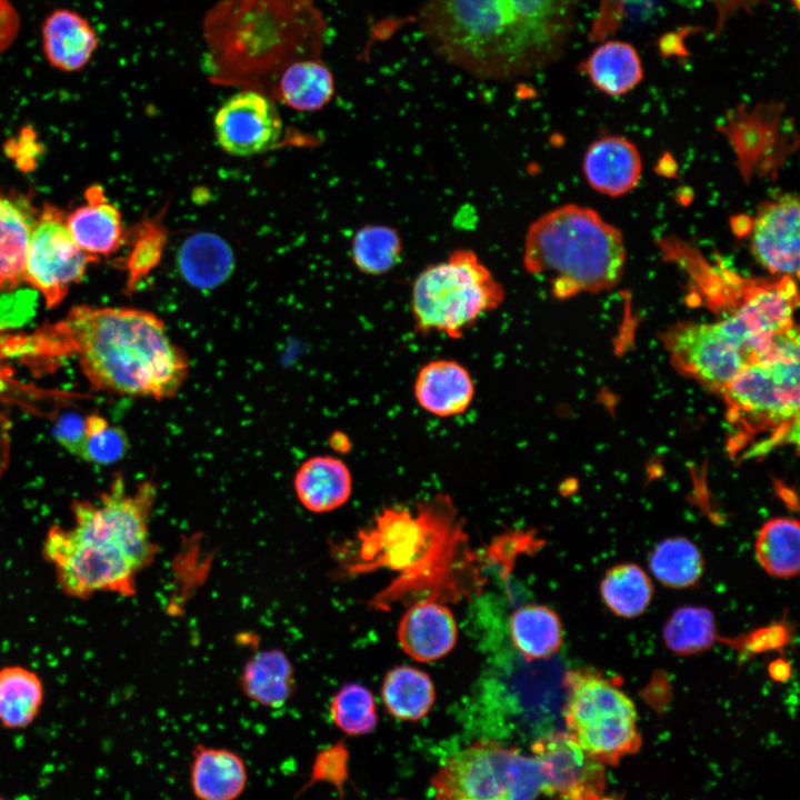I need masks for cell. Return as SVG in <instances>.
<instances>
[{"label":"cell","mask_w":800,"mask_h":800,"mask_svg":"<svg viewBox=\"0 0 800 800\" xmlns=\"http://www.w3.org/2000/svg\"><path fill=\"white\" fill-rule=\"evenodd\" d=\"M0 800H9V799H6V798L0 797ZM14 800H29V798H28V797H23V798H19V799L17 798V799H14Z\"/></svg>","instance_id":"bcb514c9"},{"label":"cell","mask_w":800,"mask_h":800,"mask_svg":"<svg viewBox=\"0 0 800 800\" xmlns=\"http://www.w3.org/2000/svg\"><path fill=\"white\" fill-rule=\"evenodd\" d=\"M44 700L40 676L24 666L0 668V724L10 730L29 727L39 716Z\"/></svg>","instance_id":"83f0119b"},{"label":"cell","mask_w":800,"mask_h":800,"mask_svg":"<svg viewBox=\"0 0 800 800\" xmlns=\"http://www.w3.org/2000/svg\"><path fill=\"white\" fill-rule=\"evenodd\" d=\"M506 290L470 249H456L446 260L422 269L412 282L410 310L414 330L461 338L504 301Z\"/></svg>","instance_id":"ba28073f"},{"label":"cell","mask_w":800,"mask_h":800,"mask_svg":"<svg viewBox=\"0 0 800 800\" xmlns=\"http://www.w3.org/2000/svg\"><path fill=\"white\" fill-rule=\"evenodd\" d=\"M714 639L713 613L703 607L684 606L677 609L663 628V640L668 649L681 656L706 651L711 648Z\"/></svg>","instance_id":"d590c367"},{"label":"cell","mask_w":800,"mask_h":800,"mask_svg":"<svg viewBox=\"0 0 800 800\" xmlns=\"http://www.w3.org/2000/svg\"><path fill=\"white\" fill-rule=\"evenodd\" d=\"M202 36L213 84L269 96L288 64L321 58L327 22L314 0H220L207 11Z\"/></svg>","instance_id":"277c9868"},{"label":"cell","mask_w":800,"mask_h":800,"mask_svg":"<svg viewBox=\"0 0 800 800\" xmlns=\"http://www.w3.org/2000/svg\"><path fill=\"white\" fill-rule=\"evenodd\" d=\"M234 266L232 250L219 236L198 232L179 249L178 268L182 278L198 289H212L223 283Z\"/></svg>","instance_id":"4316f807"},{"label":"cell","mask_w":800,"mask_h":800,"mask_svg":"<svg viewBox=\"0 0 800 800\" xmlns=\"http://www.w3.org/2000/svg\"><path fill=\"white\" fill-rule=\"evenodd\" d=\"M600 593L606 606L617 616L634 618L651 602L653 587L647 573L634 563L610 568L601 583Z\"/></svg>","instance_id":"d6a6232c"},{"label":"cell","mask_w":800,"mask_h":800,"mask_svg":"<svg viewBox=\"0 0 800 800\" xmlns=\"http://www.w3.org/2000/svg\"><path fill=\"white\" fill-rule=\"evenodd\" d=\"M413 396L421 409L439 418L468 410L474 398V382L468 369L452 359H434L417 372Z\"/></svg>","instance_id":"ac0fdd59"},{"label":"cell","mask_w":800,"mask_h":800,"mask_svg":"<svg viewBox=\"0 0 800 800\" xmlns=\"http://www.w3.org/2000/svg\"><path fill=\"white\" fill-rule=\"evenodd\" d=\"M9 358L72 356L92 388L122 396L171 399L189 374V359L153 312L79 304L53 323L12 336Z\"/></svg>","instance_id":"6da1fadb"},{"label":"cell","mask_w":800,"mask_h":800,"mask_svg":"<svg viewBox=\"0 0 800 800\" xmlns=\"http://www.w3.org/2000/svg\"><path fill=\"white\" fill-rule=\"evenodd\" d=\"M629 3H631V0H601L590 38L594 41H601L614 33L626 17Z\"/></svg>","instance_id":"60d3db41"},{"label":"cell","mask_w":800,"mask_h":800,"mask_svg":"<svg viewBox=\"0 0 800 800\" xmlns=\"http://www.w3.org/2000/svg\"><path fill=\"white\" fill-rule=\"evenodd\" d=\"M403 244L398 229L387 224H364L351 241V260L367 276H383L402 258Z\"/></svg>","instance_id":"1f68e13d"},{"label":"cell","mask_w":800,"mask_h":800,"mask_svg":"<svg viewBox=\"0 0 800 800\" xmlns=\"http://www.w3.org/2000/svg\"><path fill=\"white\" fill-rule=\"evenodd\" d=\"M239 684L250 701L264 708L279 709L296 693L294 667L280 649L260 650L244 663Z\"/></svg>","instance_id":"cb8c5ba5"},{"label":"cell","mask_w":800,"mask_h":800,"mask_svg":"<svg viewBox=\"0 0 800 800\" xmlns=\"http://www.w3.org/2000/svg\"><path fill=\"white\" fill-rule=\"evenodd\" d=\"M540 766L542 793L556 800H599L606 786L604 764L588 756L567 731H549L531 744Z\"/></svg>","instance_id":"5bb4252c"},{"label":"cell","mask_w":800,"mask_h":800,"mask_svg":"<svg viewBox=\"0 0 800 800\" xmlns=\"http://www.w3.org/2000/svg\"><path fill=\"white\" fill-rule=\"evenodd\" d=\"M8 422L0 414V476L8 460Z\"/></svg>","instance_id":"ee69618b"},{"label":"cell","mask_w":800,"mask_h":800,"mask_svg":"<svg viewBox=\"0 0 800 800\" xmlns=\"http://www.w3.org/2000/svg\"><path fill=\"white\" fill-rule=\"evenodd\" d=\"M524 270L543 278L553 297L614 287L623 272L626 246L619 229L587 207L567 203L538 217L524 234Z\"/></svg>","instance_id":"5b68a950"},{"label":"cell","mask_w":800,"mask_h":800,"mask_svg":"<svg viewBox=\"0 0 800 800\" xmlns=\"http://www.w3.org/2000/svg\"><path fill=\"white\" fill-rule=\"evenodd\" d=\"M731 427L729 451L753 458L776 446L798 443L799 333L780 334L720 392Z\"/></svg>","instance_id":"8992f818"},{"label":"cell","mask_w":800,"mask_h":800,"mask_svg":"<svg viewBox=\"0 0 800 800\" xmlns=\"http://www.w3.org/2000/svg\"><path fill=\"white\" fill-rule=\"evenodd\" d=\"M4 152L19 170L29 172L36 169L42 153V146L34 130L24 127L17 136L6 142Z\"/></svg>","instance_id":"ab89813d"},{"label":"cell","mask_w":800,"mask_h":800,"mask_svg":"<svg viewBox=\"0 0 800 800\" xmlns=\"http://www.w3.org/2000/svg\"><path fill=\"white\" fill-rule=\"evenodd\" d=\"M37 216L26 196L0 192V291H12L24 282V260Z\"/></svg>","instance_id":"7402d4cb"},{"label":"cell","mask_w":800,"mask_h":800,"mask_svg":"<svg viewBox=\"0 0 800 800\" xmlns=\"http://www.w3.org/2000/svg\"><path fill=\"white\" fill-rule=\"evenodd\" d=\"M19 29V17L9 0H0V52L6 50L16 39Z\"/></svg>","instance_id":"7bdbcfd3"},{"label":"cell","mask_w":800,"mask_h":800,"mask_svg":"<svg viewBox=\"0 0 800 800\" xmlns=\"http://www.w3.org/2000/svg\"><path fill=\"white\" fill-rule=\"evenodd\" d=\"M431 787L433 800H536L543 778L532 754L483 738L448 757Z\"/></svg>","instance_id":"9c48e42d"},{"label":"cell","mask_w":800,"mask_h":800,"mask_svg":"<svg viewBox=\"0 0 800 800\" xmlns=\"http://www.w3.org/2000/svg\"><path fill=\"white\" fill-rule=\"evenodd\" d=\"M582 169L587 182L596 191L619 197L639 182L642 162L638 148L620 136H607L587 149Z\"/></svg>","instance_id":"d6986e66"},{"label":"cell","mask_w":800,"mask_h":800,"mask_svg":"<svg viewBox=\"0 0 800 800\" xmlns=\"http://www.w3.org/2000/svg\"><path fill=\"white\" fill-rule=\"evenodd\" d=\"M754 551L758 562L770 576H797L800 566L799 522L787 517L770 519L758 532Z\"/></svg>","instance_id":"4dcf8cb0"},{"label":"cell","mask_w":800,"mask_h":800,"mask_svg":"<svg viewBox=\"0 0 800 800\" xmlns=\"http://www.w3.org/2000/svg\"><path fill=\"white\" fill-rule=\"evenodd\" d=\"M156 497L152 480L128 491L117 474L96 500L71 502L72 526L52 524L41 548L66 596L88 600L103 592L136 594L139 573L158 553L149 529Z\"/></svg>","instance_id":"3957f363"},{"label":"cell","mask_w":800,"mask_h":800,"mask_svg":"<svg viewBox=\"0 0 800 800\" xmlns=\"http://www.w3.org/2000/svg\"><path fill=\"white\" fill-rule=\"evenodd\" d=\"M794 7L796 10L799 9V0H790Z\"/></svg>","instance_id":"f6af8a7d"},{"label":"cell","mask_w":800,"mask_h":800,"mask_svg":"<svg viewBox=\"0 0 800 800\" xmlns=\"http://www.w3.org/2000/svg\"><path fill=\"white\" fill-rule=\"evenodd\" d=\"M129 449L126 432L98 414L84 418V440L79 457L97 464H111L121 460Z\"/></svg>","instance_id":"74e56055"},{"label":"cell","mask_w":800,"mask_h":800,"mask_svg":"<svg viewBox=\"0 0 800 800\" xmlns=\"http://www.w3.org/2000/svg\"><path fill=\"white\" fill-rule=\"evenodd\" d=\"M94 261L70 236L64 211L44 203L30 237L23 281L42 296L47 308H56Z\"/></svg>","instance_id":"7c38bea8"},{"label":"cell","mask_w":800,"mask_h":800,"mask_svg":"<svg viewBox=\"0 0 800 800\" xmlns=\"http://www.w3.org/2000/svg\"><path fill=\"white\" fill-rule=\"evenodd\" d=\"M294 492L309 511L324 513L343 506L352 491L348 466L332 456H316L301 463L293 479Z\"/></svg>","instance_id":"603a6c76"},{"label":"cell","mask_w":800,"mask_h":800,"mask_svg":"<svg viewBox=\"0 0 800 800\" xmlns=\"http://www.w3.org/2000/svg\"><path fill=\"white\" fill-rule=\"evenodd\" d=\"M162 217L161 213L144 219L129 233L130 250L124 260L127 293L133 292L161 261L167 241Z\"/></svg>","instance_id":"e575fe53"},{"label":"cell","mask_w":800,"mask_h":800,"mask_svg":"<svg viewBox=\"0 0 800 800\" xmlns=\"http://www.w3.org/2000/svg\"><path fill=\"white\" fill-rule=\"evenodd\" d=\"M599 800H613V799H611V798H606V797L603 796V797H601Z\"/></svg>","instance_id":"7dc6e473"},{"label":"cell","mask_w":800,"mask_h":800,"mask_svg":"<svg viewBox=\"0 0 800 800\" xmlns=\"http://www.w3.org/2000/svg\"><path fill=\"white\" fill-rule=\"evenodd\" d=\"M652 574L670 588L694 586L703 573V558L698 547L683 537L661 541L649 556Z\"/></svg>","instance_id":"836d02e7"},{"label":"cell","mask_w":800,"mask_h":800,"mask_svg":"<svg viewBox=\"0 0 800 800\" xmlns=\"http://www.w3.org/2000/svg\"><path fill=\"white\" fill-rule=\"evenodd\" d=\"M213 129L226 153L251 157L277 146L283 122L272 98L254 89H241L217 110Z\"/></svg>","instance_id":"4fadbf2b"},{"label":"cell","mask_w":800,"mask_h":800,"mask_svg":"<svg viewBox=\"0 0 800 800\" xmlns=\"http://www.w3.org/2000/svg\"><path fill=\"white\" fill-rule=\"evenodd\" d=\"M581 70L598 90L612 97L626 94L643 79L637 49L623 40H606L596 47Z\"/></svg>","instance_id":"484cf974"},{"label":"cell","mask_w":800,"mask_h":800,"mask_svg":"<svg viewBox=\"0 0 800 800\" xmlns=\"http://www.w3.org/2000/svg\"><path fill=\"white\" fill-rule=\"evenodd\" d=\"M99 44L91 23L70 9L51 11L41 26V46L51 67L63 72L82 70Z\"/></svg>","instance_id":"ffe728a7"},{"label":"cell","mask_w":800,"mask_h":800,"mask_svg":"<svg viewBox=\"0 0 800 800\" xmlns=\"http://www.w3.org/2000/svg\"><path fill=\"white\" fill-rule=\"evenodd\" d=\"M56 440L79 457L84 440V418L73 411L62 412L53 422Z\"/></svg>","instance_id":"b9f144b4"},{"label":"cell","mask_w":800,"mask_h":800,"mask_svg":"<svg viewBox=\"0 0 800 800\" xmlns=\"http://www.w3.org/2000/svg\"><path fill=\"white\" fill-rule=\"evenodd\" d=\"M457 638L452 612L436 600H419L409 607L398 627L402 650L420 662L444 657L456 646Z\"/></svg>","instance_id":"e0dca14e"},{"label":"cell","mask_w":800,"mask_h":800,"mask_svg":"<svg viewBox=\"0 0 800 800\" xmlns=\"http://www.w3.org/2000/svg\"><path fill=\"white\" fill-rule=\"evenodd\" d=\"M662 341L680 373L719 394L750 362L743 343L721 320L674 323Z\"/></svg>","instance_id":"8fae6325"},{"label":"cell","mask_w":800,"mask_h":800,"mask_svg":"<svg viewBox=\"0 0 800 800\" xmlns=\"http://www.w3.org/2000/svg\"><path fill=\"white\" fill-rule=\"evenodd\" d=\"M564 687L567 732L588 756L613 766L639 750L637 710L623 691L589 670L569 671Z\"/></svg>","instance_id":"30bf717a"},{"label":"cell","mask_w":800,"mask_h":800,"mask_svg":"<svg viewBox=\"0 0 800 800\" xmlns=\"http://www.w3.org/2000/svg\"><path fill=\"white\" fill-rule=\"evenodd\" d=\"M451 499L437 496L417 509H384L376 523L358 534L357 552L342 561L347 571L361 572L388 566L400 572L384 598L393 600L413 591H424L449 562L451 549L462 541V529Z\"/></svg>","instance_id":"52a82bcc"},{"label":"cell","mask_w":800,"mask_h":800,"mask_svg":"<svg viewBox=\"0 0 800 800\" xmlns=\"http://www.w3.org/2000/svg\"><path fill=\"white\" fill-rule=\"evenodd\" d=\"M334 79L321 58H306L288 64L276 78L269 97L297 111H318L334 94Z\"/></svg>","instance_id":"d4e9b609"},{"label":"cell","mask_w":800,"mask_h":800,"mask_svg":"<svg viewBox=\"0 0 800 800\" xmlns=\"http://www.w3.org/2000/svg\"><path fill=\"white\" fill-rule=\"evenodd\" d=\"M509 628L516 648L527 660L549 658L562 643L561 621L546 606L519 607L510 618Z\"/></svg>","instance_id":"f1b7e54d"},{"label":"cell","mask_w":800,"mask_h":800,"mask_svg":"<svg viewBox=\"0 0 800 800\" xmlns=\"http://www.w3.org/2000/svg\"><path fill=\"white\" fill-rule=\"evenodd\" d=\"M799 200L778 196L762 204L751 224L750 250L756 261L777 277L799 274Z\"/></svg>","instance_id":"9a60e30c"},{"label":"cell","mask_w":800,"mask_h":800,"mask_svg":"<svg viewBox=\"0 0 800 800\" xmlns=\"http://www.w3.org/2000/svg\"><path fill=\"white\" fill-rule=\"evenodd\" d=\"M330 719L347 736L356 737L371 732L378 723L374 698L360 683H346L332 697Z\"/></svg>","instance_id":"8d00e7d4"},{"label":"cell","mask_w":800,"mask_h":800,"mask_svg":"<svg viewBox=\"0 0 800 800\" xmlns=\"http://www.w3.org/2000/svg\"><path fill=\"white\" fill-rule=\"evenodd\" d=\"M578 0H420L419 21L434 51L491 80L530 76L558 60Z\"/></svg>","instance_id":"7a4b0ae2"},{"label":"cell","mask_w":800,"mask_h":800,"mask_svg":"<svg viewBox=\"0 0 800 800\" xmlns=\"http://www.w3.org/2000/svg\"><path fill=\"white\" fill-rule=\"evenodd\" d=\"M247 784L248 769L239 753L202 743L193 747L190 786L198 800H237Z\"/></svg>","instance_id":"44dd1931"},{"label":"cell","mask_w":800,"mask_h":800,"mask_svg":"<svg viewBox=\"0 0 800 800\" xmlns=\"http://www.w3.org/2000/svg\"><path fill=\"white\" fill-rule=\"evenodd\" d=\"M346 756V749L341 743L321 749L313 760L309 780L299 792L307 791L317 782H330L339 787L344 773Z\"/></svg>","instance_id":"f35d334b"},{"label":"cell","mask_w":800,"mask_h":800,"mask_svg":"<svg viewBox=\"0 0 800 800\" xmlns=\"http://www.w3.org/2000/svg\"><path fill=\"white\" fill-rule=\"evenodd\" d=\"M84 203L66 214V226L78 247L96 261L120 249L127 239L121 212L101 186L84 192Z\"/></svg>","instance_id":"2e32d148"},{"label":"cell","mask_w":800,"mask_h":800,"mask_svg":"<svg viewBox=\"0 0 800 800\" xmlns=\"http://www.w3.org/2000/svg\"><path fill=\"white\" fill-rule=\"evenodd\" d=\"M381 697L392 717L403 721H418L432 708L436 690L426 672L402 666L386 674Z\"/></svg>","instance_id":"f546056e"}]
</instances>
